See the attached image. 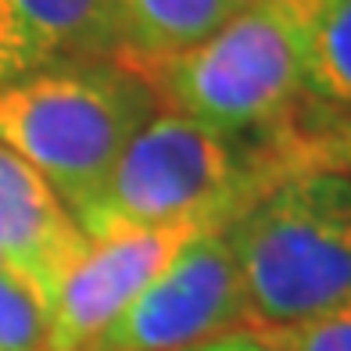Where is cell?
Segmentation results:
<instances>
[{
    "label": "cell",
    "instance_id": "8992f818",
    "mask_svg": "<svg viewBox=\"0 0 351 351\" xmlns=\"http://www.w3.org/2000/svg\"><path fill=\"white\" fill-rule=\"evenodd\" d=\"M222 230L204 219L169 222L154 230L111 233L90 241L72 276L58 291L47 315L43 351H90V344L115 323L119 312L180 254L197 233Z\"/></svg>",
    "mask_w": 351,
    "mask_h": 351
},
{
    "label": "cell",
    "instance_id": "3957f363",
    "mask_svg": "<svg viewBox=\"0 0 351 351\" xmlns=\"http://www.w3.org/2000/svg\"><path fill=\"white\" fill-rule=\"evenodd\" d=\"M158 101L119 58L69 61L0 86V147L43 176L79 222Z\"/></svg>",
    "mask_w": 351,
    "mask_h": 351
},
{
    "label": "cell",
    "instance_id": "ba28073f",
    "mask_svg": "<svg viewBox=\"0 0 351 351\" xmlns=\"http://www.w3.org/2000/svg\"><path fill=\"white\" fill-rule=\"evenodd\" d=\"M115 54L111 0H0V86Z\"/></svg>",
    "mask_w": 351,
    "mask_h": 351
},
{
    "label": "cell",
    "instance_id": "30bf717a",
    "mask_svg": "<svg viewBox=\"0 0 351 351\" xmlns=\"http://www.w3.org/2000/svg\"><path fill=\"white\" fill-rule=\"evenodd\" d=\"M305 97L351 115V0H323L312 40Z\"/></svg>",
    "mask_w": 351,
    "mask_h": 351
},
{
    "label": "cell",
    "instance_id": "9c48e42d",
    "mask_svg": "<svg viewBox=\"0 0 351 351\" xmlns=\"http://www.w3.org/2000/svg\"><path fill=\"white\" fill-rule=\"evenodd\" d=\"M251 0H111L119 61H154L212 36Z\"/></svg>",
    "mask_w": 351,
    "mask_h": 351
},
{
    "label": "cell",
    "instance_id": "7a4b0ae2",
    "mask_svg": "<svg viewBox=\"0 0 351 351\" xmlns=\"http://www.w3.org/2000/svg\"><path fill=\"white\" fill-rule=\"evenodd\" d=\"M283 172L273 136L258 143L158 108L122 151L79 230L86 241H104L186 219L230 226Z\"/></svg>",
    "mask_w": 351,
    "mask_h": 351
},
{
    "label": "cell",
    "instance_id": "6da1fadb",
    "mask_svg": "<svg viewBox=\"0 0 351 351\" xmlns=\"http://www.w3.org/2000/svg\"><path fill=\"white\" fill-rule=\"evenodd\" d=\"M319 11L323 0H251L186 51L122 65L162 111L233 136L280 133L305 97Z\"/></svg>",
    "mask_w": 351,
    "mask_h": 351
},
{
    "label": "cell",
    "instance_id": "5b68a950",
    "mask_svg": "<svg viewBox=\"0 0 351 351\" xmlns=\"http://www.w3.org/2000/svg\"><path fill=\"white\" fill-rule=\"evenodd\" d=\"M241 330H251V308L222 226L197 233L119 312L90 351H194Z\"/></svg>",
    "mask_w": 351,
    "mask_h": 351
},
{
    "label": "cell",
    "instance_id": "8fae6325",
    "mask_svg": "<svg viewBox=\"0 0 351 351\" xmlns=\"http://www.w3.org/2000/svg\"><path fill=\"white\" fill-rule=\"evenodd\" d=\"M273 140L287 172L319 169L351 180V115H330L312 125H283Z\"/></svg>",
    "mask_w": 351,
    "mask_h": 351
},
{
    "label": "cell",
    "instance_id": "4fadbf2b",
    "mask_svg": "<svg viewBox=\"0 0 351 351\" xmlns=\"http://www.w3.org/2000/svg\"><path fill=\"white\" fill-rule=\"evenodd\" d=\"M251 333L276 351H351V305L283 326H254Z\"/></svg>",
    "mask_w": 351,
    "mask_h": 351
},
{
    "label": "cell",
    "instance_id": "277c9868",
    "mask_svg": "<svg viewBox=\"0 0 351 351\" xmlns=\"http://www.w3.org/2000/svg\"><path fill=\"white\" fill-rule=\"evenodd\" d=\"M226 237L241 265L251 330L351 305V180L291 169L237 215Z\"/></svg>",
    "mask_w": 351,
    "mask_h": 351
},
{
    "label": "cell",
    "instance_id": "5bb4252c",
    "mask_svg": "<svg viewBox=\"0 0 351 351\" xmlns=\"http://www.w3.org/2000/svg\"><path fill=\"white\" fill-rule=\"evenodd\" d=\"M194 351H276V348H269L258 333H251V330H241V333H230V337H219L212 344H201Z\"/></svg>",
    "mask_w": 351,
    "mask_h": 351
},
{
    "label": "cell",
    "instance_id": "9a60e30c",
    "mask_svg": "<svg viewBox=\"0 0 351 351\" xmlns=\"http://www.w3.org/2000/svg\"><path fill=\"white\" fill-rule=\"evenodd\" d=\"M4 265H8V262H4Z\"/></svg>",
    "mask_w": 351,
    "mask_h": 351
},
{
    "label": "cell",
    "instance_id": "7c38bea8",
    "mask_svg": "<svg viewBox=\"0 0 351 351\" xmlns=\"http://www.w3.org/2000/svg\"><path fill=\"white\" fill-rule=\"evenodd\" d=\"M47 305L0 258V351H43Z\"/></svg>",
    "mask_w": 351,
    "mask_h": 351
},
{
    "label": "cell",
    "instance_id": "52a82bcc",
    "mask_svg": "<svg viewBox=\"0 0 351 351\" xmlns=\"http://www.w3.org/2000/svg\"><path fill=\"white\" fill-rule=\"evenodd\" d=\"M86 251V233L43 176L0 147V258L40 294L47 315Z\"/></svg>",
    "mask_w": 351,
    "mask_h": 351
}]
</instances>
